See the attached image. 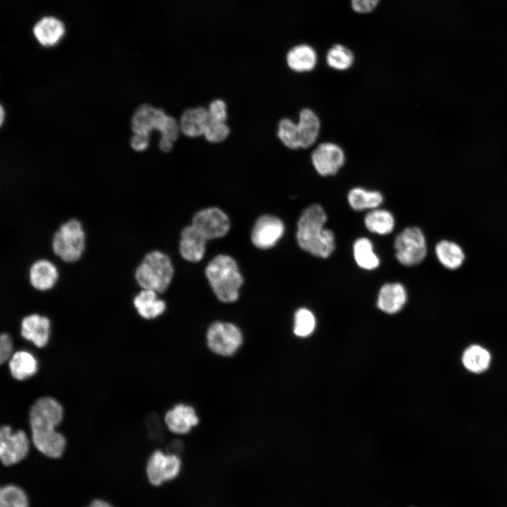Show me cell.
I'll list each match as a JSON object with an SVG mask.
<instances>
[{"label":"cell","mask_w":507,"mask_h":507,"mask_svg":"<svg viewBox=\"0 0 507 507\" xmlns=\"http://www.w3.org/2000/svg\"><path fill=\"white\" fill-rule=\"evenodd\" d=\"M63 418V408L51 396L38 399L30 411L32 441L35 448L51 458H60L65 450L64 436L55 430Z\"/></svg>","instance_id":"6da1fadb"},{"label":"cell","mask_w":507,"mask_h":507,"mask_svg":"<svg viewBox=\"0 0 507 507\" xmlns=\"http://www.w3.org/2000/svg\"><path fill=\"white\" fill-rule=\"evenodd\" d=\"M326 213L318 204H312L302 212L299 217L296 239L299 246L313 256L327 258L335 247L334 236L332 230L324 225Z\"/></svg>","instance_id":"7a4b0ae2"},{"label":"cell","mask_w":507,"mask_h":507,"mask_svg":"<svg viewBox=\"0 0 507 507\" xmlns=\"http://www.w3.org/2000/svg\"><path fill=\"white\" fill-rule=\"evenodd\" d=\"M131 127L134 134L147 137L154 130L159 131L158 146L163 152L170 151L180 132L179 123L173 117L167 115L163 110L146 104L136 109L132 117Z\"/></svg>","instance_id":"3957f363"},{"label":"cell","mask_w":507,"mask_h":507,"mask_svg":"<svg viewBox=\"0 0 507 507\" xmlns=\"http://www.w3.org/2000/svg\"><path fill=\"white\" fill-rule=\"evenodd\" d=\"M206 276L217 298L225 303L235 301L243 283L235 261L230 256H216L207 265Z\"/></svg>","instance_id":"277c9868"},{"label":"cell","mask_w":507,"mask_h":507,"mask_svg":"<svg viewBox=\"0 0 507 507\" xmlns=\"http://www.w3.org/2000/svg\"><path fill=\"white\" fill-rule=\"evenodd\" d=\"M173 275L170 259L165 254L154 251L148 253L137 267L134 278L142 288L156 293L163 292L169 286Z\"/></svg>","instance_id":"5b68a950"},{"label":"cell","mask_w":507,"mask_h":507,"mask_svg":"<svg viewBox=\"0 0 507 507\" xmlns=\"http://www.w3.org/2000/svg\"><path fill=\"white\" fill-rule=\"evenodd\" d=\"M54 254L65 263H74L82 256L85 248V234L80 222L70 218L62 223L51 240Z\"/></svg>","instance_id":"8992f818"},{"label":"cell","mask_w":507,"mask_h":507,"mask_svg":"<svg viewBox=\"0 0 507 507\" xmlns=\"http://www.w3.org/2000/svg\"><path fill=\"white\" fill-rule=\"evenodd\" d=\"M397 260L403 265L413 266L421 263L427 255V243L422 230L408 227L399 234L394 241Z\"/></svg>","instance_id":"52a82bcc"},{"label":"cell","mask_w":507,"mask_h":507,"mask_svg":"<svg viewBox=\"0 0 507 507\" xmlns=\"http://www.w3.org/2000/svg\"><path fill=\"white\" fill-rule=\"evenodd\" d=\"M241 330L227 322H215L208 329L206 342L215 353L223 356L234 354L242 344Z\"/></svg>","instance_id":"ba28073f"},{"label":"cell","mask_w":507,"mask_h":507,"mask_svg":"<svg viewBox=\"0 0 507 507\" xmlns=\"http://www.w3.org/2000/svg\"><path fill=\"white\" fill-rule=\"evenodd\" d=\"M30 442L23 430L12 432L8 425L0 429V459L5 466L14 465L27 456Z\"/></svg>","instance_id":"9c48e42d"},{"label":"cell","mask_w":507,"mask_h":507,"mask_svg":"<svg viewBox=\"0 0 507 507\" xmlns=\"http://www.w3.org/2000/svg\"><path fill=\"white\" fill-rule=\"evenodd\" d=\"M181 460L175 453H164L155 451L148 459L146 473L148 481L158 487L175 479L180 472Z\"/></svg>","instance_id":"30bf717a"},{"label":"cell","mask_w":507,"mask_h":507,"mask_svg":"<svg viewBox=\"0 0 507 507\" xmlns=\"http://www.w3.org/2000/svg\"><path fill=\"white\" fill-rule=\"evenodd\" d=\"M342 148L332 142L320 144L311 154V163L321 176H331L338 173L345 163Z\"/></svg>","instance_id":"8fae6325"},{"label":"cell","mask_w":507,"mask_h":507,"mask_svg":"<svg viewBox=\"0 0 507 507\" xmlns=\"http://www.w3.org/2000/svg\"><path fill=\"white\" fill-rule=\"evenodd\" d=\"M192 225L208 240L225 235L230 229V220L223 211L213 207L196 213Z\"/></svg>","instance_id":"7c38bea8"},{"label":"cell","mask_w":507,"mask_h":507,"mask_svg":"<svg viewBox=\"0 0 507 507\" xmlns=\"http://www.w3.org/2000/svg\"><path fill=\"white\" fill-rule=\"evenodd\" d=\"M284 226L282 221L273 215H264L256 221L252 232L251 241L259 249L273 246L282 237Z\"/></svg>","instance_id":"4fadbf2b"},{"label":"cell","mask_w":507,"mask_h":507,"mask_svg":"<svg viewBox=\"0 0 507 507\" xmlns=\"http://www.w3.org/2000/svg\"><path fill=\"white\" fill-rule=\"evenodd\" d=\"M50 320L46 316L30 314L25 316L20 323V334L37 347L46 345L49 339Z\"/></svg>","instance_id":"5bb4252c"},{"label":"cell","mask_w":507,"mask_h":507,"mask_svg":"<svg viewBox=\"0 0 507 507\" xmlns=\"http://www.w3.org/2000/svg\"><path fill=\"white\" fill-rule=\"evenodd\" d=\"M194 408L189 405L179 403L169 410L165 415V423L173 433L187 434L199 423Z\"/></svg>","instance_id":"9a60e30c"},{"label":"cell","mask_w":507,"mask_h":507,"mask_svg":"<svg viewBox=\"0 0 507 507\" xmlns=\"http://www.w3.org/2000/svg\"><path fill=\"white\" fill-rule=\"evenodd\" d=\"M58 277L56 267L46 259L35 261L29 269V282L39 291H46L53 287Z\"/></svg>","instance_id":"2e32d148"},{"label":"cell","mask_w":507,"mask_h":507,"mask_svg":"<svg viewBox=\"0 0 507 507\" xmlns=\"http://www.w3.org/2000/svg\"><path fill=\"white\" fill-rule=\"evenodd\" d=\"M407 300V293L400 283H387L380 289L377 307L383 312L394 314L400 311Z\"/></svg>","instance_id":"e0dca14e"},{"label":"cell","mask_w":507,"mask_h":507,"mask_svg":"<svg viewBox=\"0 0 507 507\" xmlns=\"http://www.w3.org/2000/svg\"><path fill=\"white\" fill-rule=\"evenodd\" d=\"M207 239L193 226H187L181 233L180 251L183 258L191 262L199 261L205 252Z\"/></svg>","instance_id":"ac0fdd59"},{"label":"cell","mask_w":507,"mask_h":507,"mask_svg":"<svg viewBox=\"0 0 507 507\" xmlns=\"http://www.w3.org/2000/svg\"><path fill=\"white\" fill-rule=\"evenodd\" d=\"M209 120L208 111L206 108L187 109L182 114L179 122L180 132L189 137L204 135Z\"/></svg>","instance_id":"d6986e66"},{"label":"cell","mask_w":507,"mask_h":507,"mask_svg":"<svg viewBox=\"0 0 507 507\" xmlns=\"http://www.w3.org/2000/svg\"><path fill=\"white\" fill-rule=\"evenodd\" d=\"M297 123L300 146L306 149L317 140L320 131V121L317 114L311 109L305 108L299 112Z\"/></svg>","instance_id":"ffe728a7"},{"label":"cell","mask_w":507,"mask_h":507,"mask_svg":"<svg viewBox=\"0 0 507 507\" xmlns=\"http://www.w3.org/2000/svg\"><path fill=\"white\" fill-rule=\"evenodd\" d=\"M286 58L289 68L296 73L313 70L318 61L315 50L311 46L305 44L292 48L288 51Z\"/></svg>","instance_id":"44dd1931"},{"label":"cell","mask_w":507,"mask_h":507,"mask_svg":"<svg viewBox=\"0 0 507 507\" xmlns=\"http://www.w3.org/2000/svg\"><path fill=\"white\" fill-rule=\"evenodd\" d=\"M34 35L44 46L56 45L64 35L65 27L61 21L54 17H44L35 25Z\"/></svg>","instance_id":"7402d4cb"},{"label":"cell","mask_w":507,"mask_h":507,"mask_svg":"<svg viewBox=\"0 0 507 507\" xmlns=\"http://www.w3.org/2000/svg\"><path fill=\"white\" fill-rule=\"evenodd\" d=\"M133 305L138 314L144 319H154L161 315L165 309V303L158 299L157 293L143 289L133 299Z\"/></svg>","instance_id":"603a6c76"},{"label":"cell","mask_w":507,"mask_h":507,"mask_svg":"<svg viewBox=\"0 0 507 507\" xmlns=\"http://www.w3.org/2000/svg\"><path fill=\"white\" fill-rule=\"evenodd\" d=\"M435 254L439 263L449 270L460 268L465 260V253L457 243L449 240L439 241L435 246Z\"/></svg>","instance_id":"cb8c5ba5"},{"label":"cell","mask_w":507,"mask_h":507,"mask_svg":"<svg viewBox=\"0 0 507 507\" xmlns=\"http://www.w3.org/2000/svg\"><path fill=\"white\" fill-rule=\"evenodd\" d=\"M37 361L28 351L15 352L8 361V368L13 377L18 380H24L34 375L37 371Z\"/></svg>","instance_id":"d4e9b609"},{"label":"cell","mask_w":507,"mask_h":507,"mask_svg":"<svg viewBox=\"0 0 507 507\" xmlns=\"http://www.w3.org/2000/svg\"><path fill=\"white\" fill-rule=\"evenodd\" d=\"M347 199L350 206L356 211L375 209L383 201V196L380 192L367 190L361 187L351 189Z\"/></svg>","instance_id":"484cf974"},{"label":"cell","mask_w":507,"mask_h":507,"mask_svg":"<svg viewBox=\"0 0 507 507\" xmlns=\"http://www.w3.org/2000/svg\"><path fill=\"white\" fill-rule=\"evenodd\" d=\"M364 223L370 232L381 235L389 234L394 227L392 214L383 209H373L365 216Z\"/></svg>","instance_id":"4316f807"},{"label":"cell","mask_w":507,"mask_h":507,"mask_svg":"<svg viewBox=\"0 0 507 507\" xmlns=\"http://www.w3.org/2000/svg\"><path fill=\"white\" fill-rule=\"evenodd\" d=\"M353 253L357 265L365 270L378 267L380 259L373 251V243L365 237L358 239L353 244Z\"/></svg>","instance_id":"83f0119b"},{"label":"cell","mask_w":507,"mask_h":507,"mask_svg":"<svg viewBox=\"0 0 507 507\" xmlns=\"http://www.w3.org/2000/svg\"><path fill=\"white\" fill-rule=\"evenodd\" d=\"M462 361L468 370L481 373L489 367L491 356L484 348L479 345H472L464 351Z\"/></svg>","instance_id":"f1b7e54d"},{"label":"cell","mask_w":507,"mask_h":507,"mask_svg":"<svg viewBox=\"0 0 507 507\" xmlns=\"http://www.w3.org/2000/svg\"><path fill=\"white\" fill-rule=\"evenodd\" d=\"M326 62L332 69L343 71L349 69L354 62V55L346 46L337 44L327 52Z\"/></svg>","instance_id":"f546056e"},{"label":"cell","mask_w":507,"mask_h":507,"mask_svg":"<svg viewBox=\"0 0 507 507\" xmlns=\"http://www.w3.org/2000/svg\"><path fill=\"white\" fill-rule=\"evenodd\" d=\"M0 507H30L25 491L15 484H8L0 489Z\"/></svg>","instance_id":"4dcf8cb0"},{"label":"cell","mask_w":507,"mask_h":507,"mask_svg":"<svg viewBox=\"0 0 507 507\" xmlns=\"http://www.w3.org/2000/svg\"><path fill=\"white\" fill-rule=\"evenodd\" d=\"M315 318L313 313L306 308H299L294 313V333L299 337L311 335L315 328Z\"/></svg>","instance_id":"1f68e13d"},{"label":"cell","mask_w":507,"mask_h":507,"mask_svg":"<svg viewBox=\"0 0 507 507\" xmlns=\"http://www.w3.org/2000/svg\"><path fill=\"white\" fill-rule=\"evenodd\" d=\"M277 137L290 149L301 148L297 123L289 118H282L278 124Z\"/></svg>","instance_id":"d6a6232c"},{"label":"cell","mask_w":507,"mask_h":507,"mask_svg":"<svg viewBox=\"0 0 507 507\" xmlns=\"http://www.w3.org/2000/svg\"><path fill=\"white\" fill-rule=\"evenodd\" d=\"M230 134V128L225 122L210 120L204 131L206 139L212 143H218L225 140Z\"/></svg>","instance_id":"836d02e7"},{"label":"cell","mask_w":507,"mask_h":507,"mask_svg":"<svg viewBox=\"0 0 507 507\" xmlns=\"http://www.w3.org/2000/svg\"><path fill=\"white\" fill-rule=\"evenodd\" d=\"M210 120L225 122L227 119V106L224 101L215 99L213 101L208 108Z\"/></svg>","instance_id":"e575fe53"},{"label":"cell","mask_w":507,"mask_h":507,"mask_svg":"<svg viewBox=\"0 0 507 507\" xmlns=\"http://www.w3.org/2000/svg\"><path fill=\"white\" fill-rule=\"evenodd\" d=\"M13 342L11 337L6 333L0 336V363H4L11 358L13 353Z\"/></svg>","instance_id":"d590c367"},{"label":"cell","mask_w":507,"mask_h":507,"mask_svg":"<svg viewBox=\"0 0 507 507\" xmlns=\"http://www.w3.org/2000/svg\"><path fill=\"white\" fill-rule=\"evenodd\" d=\"M380 0H351L353 10L358 13H368L374 11Z\"/></svg>","instance_id":"8d00e7d4"},{"label":"cell","mask_w":507,"mask_h":507,"mask_svg":"<svg viewBox=\"0 0 507 507\" xmlns=\"http://www.w3.org/2000/svg\"><path fill=\"white\" fill-rule=\"evenodd\" d=\"M149 144V137L134 134L130 139L131 147L137 151H142L146 149Z\"/></svg>","instance_id":"74e56055"},{"label":"cell","mask_w":507,"mask_h":507,"mask_svg":"<svg viewBox=\"0 0 507 507\" xmlns=\"http://www.w3.org/2000/svg\"><path fill=\"white\" fill-rule=\"evenodd\" d=\"M86 507H113L111 503L104 499H96L92 501Z\"/></svg>","instance_id":"f35d334b"},{"label":"cell","mask_w":507,"mask_h":507,"mask_svg":"<svg viewBox=\"0 0 507 507\" xmlns=\"http://www.w3.org/2000/svg\"><path fill=\"white\" fill-rule=\"evenodd\" d=\"M0 114H1V125H2V124H3V122H4V108H3V106H1V112H0Z\"/></svg>","instance_id":"ab89813d"}]
</instances>
